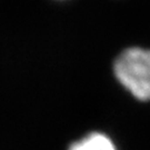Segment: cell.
I'll return each instance as SVG.
<instances>
[{
	"mask_svg": "<svg viewBox=\"0 0 150 150\" xmlns=\"http://www.w3.org/2000/svg\"><path fill=\"white\" fill-rule=\"evenodd\" d=\"M115 75L119 82L137 99H150V50L128 48L115 62Z\"/></svg>",
	"mask_w": 150,
	"mask_h": 150,
	"instance_id": "obj_1",
	"label": "cell"
},
{
	"mask_svg": "<svg viewBox=\"0 0 150 150\" xmlns=\"http://www.w3.org/2000/svg\"><path fill=\"white\" fill-rule=\"evenodd\" d=\"M69 150H117L107 136L99 132L88 134L83 139L71 145Z\"/></svg>",
	"mask_w": 150,
	"mask_h": 150,
	"instance_id": "obj_2",
	"label": "cell"
}]
</instances>
